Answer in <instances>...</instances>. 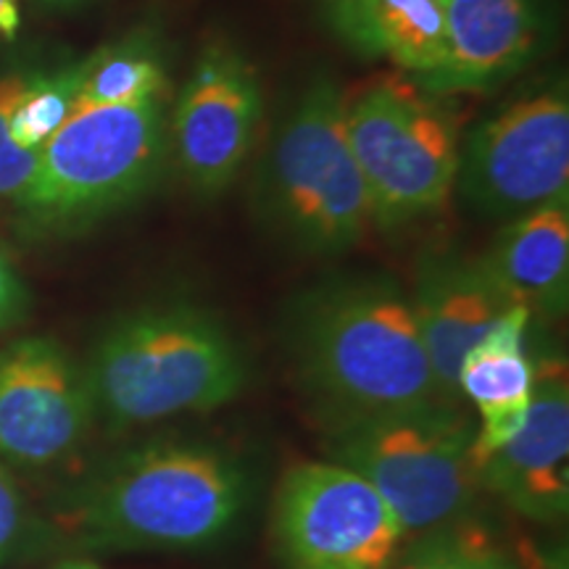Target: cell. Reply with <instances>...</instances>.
Returning a JSON list of instances; mask_svg holds the SVG:
<instances>
[{"instance_id":"obj_22","label":"cell","mask_w":569,"mask_h":569,"mask_svg":"<svg viewBox=\"0 0 569 569\" xmlns=\"http://www.w3.org/2000/svg\"><path fill=\"white\" fill-rule=\"evenodd\" d=\"M393 569H511L480 546L467 543L448 530L415 538V546H403Z\"/></svg>"},{"instance_id":"obj_17","label":"cell","mask_w":569,"mask_h":569,"mask_svg":"<svg viewBox=\"0 0 569 569\" xmlns=\"http://www.w3.org/2000/svg\"><path fill=\"white\" fill-rule=\"evenodd\" d=\"M327 24L353 48L411 71L432 74L446 56L443 0H322Z\"/></svg>"},{"instance_id":"obj_1","label":"cell","mask_w":569,"mask_h":569,"mask_svg":"<svg viewBox=\"0 0 569 569\" xmlns=\"http://www.w3.org/2000/svg\"><path fill=\"white\" fill-rule=\"evenodd\" d=\"M251 501V469L230 448L151 438L63 482L42 511L69 551L188 553L222 543Z\"/></svg>"},{"instance_id":"obj_4","label":"cell","mask_w":569,"mask_h":569,"mask_svg":"<svg viewBox=\"0 0 569 569\" xmlns=\"http://www.w3.org/2000/svg\"><path fill=\"white\" fill-rule=\"evenodd\" d=\"M253 213L277 243L336 259L365 240L372 209L346 134V98L315 77L277 119L253 174Z\"/></svg>"},{"instance_id":"obj_11","label":"cell","mask_w":569,"mask_h":569,"mask_svg":"<svg viewBox=\"0 0 569 569\" xmlns=\"http://www.w3.org/2000/svg\"><path fill=\"white\" fill-rule=\"evenodd\" d=\"M261 103L259 77L238 48L213 40L198 53L169 113L172 151L198 196L224 193L238 177L253 148Z\"/></svg>"},{"instance_id":"obj_12","label":"cell","mask_w":569,"mask_h":569,"mask_svg":"<svg viewBox=\"0 0 569 569\" xmlns=\"http://www.w3.org/2000/svg\"><path fill=\"white\" fill-rule=\"evenodd\" d=\"M480 488L538 525L569 511V382L565 361L536 356L528 417L501 448L478 465Z\"/></svg>"},{"instance_id":"obj_8","label":"cell","mask_w":569,"mask_h":569,"mask_svg":"<svg viewBox=\"0 0 569 569\" xmlns=\"http://www.w3.org/2000/svg\"><path fill=\"white\" fill-rule=\"evenodd\" d=\"M272 543L282 569H393L409 538L361 475L322 459L282 475Z\"/></svg>"},{"instance_id":"obj_9","label":"cell","mask_w":569,"mask_h":569,"mask_svg":"<svg viewBox=\"0 0 569 569\" xmlns=\"http://www.w3.org/2000/svg\"><path fill=\"white\" fill-rule=\"evenodd\" d=\"M453 188L482 219H509L569 201V98L565 84L528 92L480 122L459 146Z\"/></svg>"},{"instance_id":"obj_19","label":"cell","mask_w":569,"mask_h":569,"mask_svg":"<svg viewBox=\"0 0 569 569\" xmlns=\"http://www.w3.org/2000/svg\"><path fill=\"white\" fill-rule=\"evenodd\" d=\"M63 551L67 540L0 461V567H34Z\"/></svg>"},{"instance_id":"obj_14","label":"cell","mask_w":569,"mask_h":569,"mask_svg":"<svg viewBox=\"0 0 569 569\" xmlns=\"http://www.w3.org/2000/svg\"><path fill=\"white\" fill-rule=\"evenodd\" d=\"M446 56L422 77L436 96L496 88L522 69L538 40L536 0H443Z\"/></svg>"},{"instance_id":"obj_10","label":"cell","mask_w":569,"mask_h":569,"mask_svg":"<svg viewBox=\"0 0 569 569\" xmlns=\"http://www.w3.org/2000/svg\"><path fill=\"white\" fill-rule=\"evenodd\" d=\"M98 427L82 361L51 336L0 346V461L13 475H53Z\"/></svg>"},{"instance_id":"obj_6","label":"cell","mask_w":569,"mask_h":569,"mask_svg":"<svg viewBox=\"0 0 569 569\" xmlns=\"http://www.w3.org/2000/svg\"><path fill=\"white\" fill-rule=\"evenodd\" d=\"M472 440L475 422L459 401H427L322 425L319 446L386 498L415 540L451 530L472 509L482 490Z\"/></svg>"},{"instance_id":"obj_20","label":"cell","mask_w":569,"mask_h":569,"mask_svg":"<svg viewBox=\"0 0 569 569\" xmlns=\"http://www.w3.org/2000/svg\"><path fill=\"white\" fill-rule=\"evenodd\" d=\"M80 84V61L59 69H38L34 80L11 117V140L24 151H42L48 140L74 113V96Z\"/></svg>"},{"instance_id":"obj_7","label":"cell","mask_w":569,"mask_h":569,"mask_svg":"<svg viewBox=\"0 0 569 569\" xmlns=\"http://www.w3.org/2000/svg\"><path fill=\"white\" fill-rule=\"evenodd\" d=\"M346 134L372 224L393 232L432 217L453 193L459 122L436 92L382 82L346 101Z\"/></svg>"},{"instance_id":"obj_25","label":"cell","mask_w":569,"mask_h":569,"mask_svg":"<svg viewBox=\"0 0 569 569\" xmlns=\"http://www.w3.org/2000/svg\"><path fill=\"white\" fill-rule=\"evenodd\" d=\"M19 24V0H0V40L11 38Z\"/></svg>"},{"instance_id":"obj_24","label":"cell","mask_w":569,"mask_h":569,"mask_svg":"<svg viewBox=\"0 0 569 569\" xmlns=\"http://www.w3.org/2000/svg\"><path fill=\"white\" fill-rule=\"evenodd\" d=\"M34 567L38 569H106L101 561H96V557H90V553H82V551L56 553V557L40 561V565Z\"/></svg>"},{"instance_id":"obj_16","label":"cell","mask_w":569,"mask_h":569,"mask_svg":"<svg viewBox=\"0 0 569 569\" xmlns=\"http://www.w3.org/2000/svg\"><path fill=\"white\" fill-rule=\"evenodd\" d=\"M488 272L530 317L559 319L569 303V201L509 219L480 256Z\"/></svg>"},{"instance_id":"obj_3","label":"cell","mask_w":569,"mask_h":569,"mask_svg":"<svg viewBox=\"0 0 569 569\" xmlns=\"http://www.w3.org/2000/svg\"><path fill=\"white\" fill-rule=\"evenodd\" d=\"M96 419L130 436L177 417L232 403L251 380V361L227 322L190 298H159L111 319L82 361Z\"/></svg>"},{"instance_id":"obj_2","label":"cell","mask_w":569,"mask_h":569,"mask_svg":"<svg viewBox=\"0 0 569 569\" xmlns=\"http://www.w3.org/2000/svg\"><path fill=\"white\" fill-rule=\"evenodd\" d=\"M280 343L319 425L446 401L409 290L386 272H338L298 290Z\"/></svg>"},{"instance_id":"obj_18","label":"cell","mask_w":569,"mask_h":569,"mask_svg":"<svg viewBox=\"0 0 569 569\" xmlns=\"http://www.w3.org/2000/svg\"><path fill=\"white\" fill-rule=\"evenodd\" d=\"M169 77L151 34L132 32L80 61L74 113L98 106H124L167 96Z\"/></svg>"},{"instance_id":"obj_26","label":"cell","mask_w":569,"mask_h":569,"mask_svg":"<svg viewBox=\"0 0 569 569\" xmlns=\"http://www.w3.org/2000/svg\"><path fill=\"white\" fill-rule=\"evenodd\" d=\"M92 0H32L34 9L48 11V13H67V11H77L90 6Z\"/></svg>"},{"instance_id":"obj_5","label":"cell","mask_w":569,"mask_h":569,"mask_svg":"<svg viewBox=\"0 0 569 569\" xmlns=\"http://www.w3.org/2000/svg\"><path fill=\"white\" fill-rule=\"evenodd\" d=\"M169 153L167 96L71 113L42 146L32 180L11 201L17 232L27 240L88 232L151 193Z\"/></svg>"},{"instance_id":"obj_21","label":"cell","mask_w":569,"mask_h":569,"mask_svg":"<svg viewBox=\"0 0 569 569\" xmlns=\"http://www.w3.org/2000/svg\"><path fill=\"white\" fill-rule=\"evenodd\" d=\"M38 69H13L0 77V201H13L32 180L40 153L24 151L11 140V117Z\"/></svg>"},{"instance_id":"obj_23","label":"cell","mask_w":569,"mask_h":569,"mask_svg":"<svg viewBox=\"0 0 569 569\" xmlns=\"http://www.w3.org/2000/svg\"><path fill=\"white\" fill-rule=\"evenodd\" d=\"M30 284L24 282L9 251L0 246V332L13 330V327L24 322L27 315H30Z\"/></svg>"},{"instance_id":"obj_13","label":"cell","mask_w":569,"mask_h":569,"mask_svg":"<svg viewBox=\"0 0 569 569\" xmlns=\"http://www.w3.org/2000/svg\"><path fill=\"white\" fill-rule=\"evenodd\" d=\"M409 298L440 396L461 401L457 393L461 361L517 303L480 256H467L457 248H425Z\"/></svg>"},{"instance_id":"obj_15","label":"cell","mask_w":569,"mask_h":569,"mask_svg":"<svg viewBox=\"0 0 569 569\" xmlns=\"http://www.w3.org/2000/svg\"><path fill=\"white\" fill-rule=\"evenodd\" d=\"M530 311L517 306L478 346L469 348L457 375V393L478 411L475 467L522 427L536 386V356L528 348Z\"/></svg>"}]
</instances>
